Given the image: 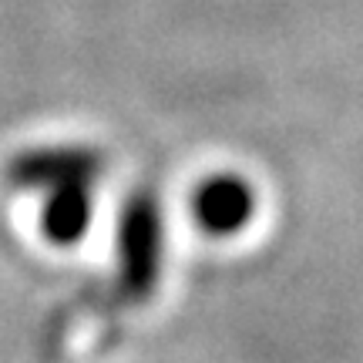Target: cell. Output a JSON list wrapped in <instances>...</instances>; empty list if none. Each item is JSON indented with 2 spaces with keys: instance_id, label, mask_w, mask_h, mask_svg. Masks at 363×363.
Returning a JSON list of instances; mask_svg holds the SVG:
<instances>
[{
  "instance_id": "obj_2",
  "label": "cell",
  "mask_w": 363,
  "mask_h": 363,
  "mask_svg": "<svg viewBox=\"0 0 363 363\" xmlns=\"http://www.w3.org/2000/svg\"><path fill=\"white\" fill-rule=\"evenodd\" d=\"M4 175L13 189L38 195H51L57 189H94L104 175V155L88 145H40L13 155Z\"/></svg>"
},
{
  "instance_id": "obj_1",
  "label": "cell",
  "mask_w": 363,
  "mask_h": 363,
  "mask_svg": "<svg viewBox=\"0 0 363 363\" xmlns=\"http://www.w3.org/2000/svg\"><path fill=\"white\" fill-rule=\"evenodd\" d=\"M118 296L125 303H145L155 293L165 252L162 202L152 189H135L118 216Z\"/></svg>"
},
{
  "instance_id": "obj_4",
  "label": "cell",
  "mask_w": 363,
  "mask_h": 363,
  "mask_svg": "<svg viewBox=\"0 0 363 363\" xmlns=\"http://www.w3.org/2000/svg\"><path fill=\"white\" fill-rule=\"evenodd\" d=\"M91 212H94V189H57L44 195L40 233L54 246H74L88 233Z\"/></svg>"
},
{
  "instance_id": "obj_3",
  "label": "cell",
  "mask_w": 363,
  "mask_h": 363,
  "mask_svg": "<svg viewBox=\"0 0 363 363\" xmlns=\"http://www.w3.org/2000/svg\"><path fill=\"white\" fill-rule=\"evenodd\" d=\"M256 212V192L242 175L219 172L199 182L192 192V216L195 222L212 235H233L246 229Z\"/></svg>"
}]
</instances>
